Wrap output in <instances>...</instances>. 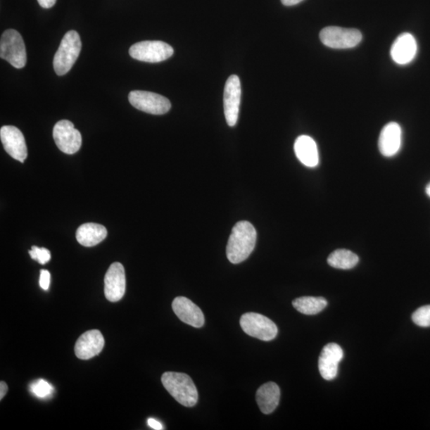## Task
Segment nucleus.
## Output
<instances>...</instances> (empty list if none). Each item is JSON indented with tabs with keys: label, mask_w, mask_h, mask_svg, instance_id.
<instances>
[{
	"label": "nucleus",
	"mask_w": 430,
	"mask_h": 430,
	"mask_svg": "<svg viewBox=\"0 0 430 430\" xmlns=\"http://www.w3.org/2000/svg\"><path fill=\"white\" fill-rule=\"evenodd\" d=\"M172 310L181 321L195 328H201L205 323L201 308L184 296H179L173 301Z\"/></svg>",
	"instance_id": "nucleus-15"
},
{
	"label": "nucleus",
	"mask_w": 430,
	"mask_h": 430,
	"mask_svg": "<svg viewBox=\"0 0 430 430\" xmlns=\"http://www.w3.org/2000/svg\"><path fill=\"white\" fill-rule=\"evenodd\" d=\"M173 48L162 41H143L132 45L129 54L132 58L141 62L156 63L171 58Z\"/></svg>",
	"instance_id": "nucleus-6"
},
{
	"label": "nucleus",
	"mask_w": 430,
	"mask_h": 430,
	"mask_svg": "<svg viewBox=\"0 0 430 430\" xmlns=\"http://www.w3.org/2000/svg\"><path fill=\"white\" fill-rule=\"evenodd\" d=\"M417 51L415 38L410 33L398 36L391 46V56L398 65H407L413 61Z\"/></svg>",
	"instance_id": "nucleus-17"
},
{
	"label": "nucleus",
	"mask_w": 430,
	"mask_h": 430,
	"mask_svg": "<svg viewBox=\"0 0 430 430\" xmlns=\"http://www.w3.org/2000/svg\"><path fill=\"white\" fill-rule=\"evenodd\" d=\"M8 391V385L6 384L4 381H1V384H0V399L4 398V397L6 396V393H7Z\"/></svg>",
	"instance_id": "nucleus-29"
},
{
	"label": "nucleus",
	"mask_w": 430,
	"mask_h": 430,
	"mask_svg": "<svg viewBox=\"0 0 430 430\" xmlns=\"http://www.w3.org/2000/svg\"><path fill=\"white\" fill-rule=\"evenodd\" d=\"M303 0H282V3L284 6H294L302 2Z\"/></svg>",
	"instance_id": "nucleus-30"
},
{
	"label": "nucleus",
	"mask_w": 430,
	"mask_h": 430,
	"mask_svg": "<svg viewBox=\"0 0 430 430\" xmlns=\"http://www.w3.org/2000/svg\"><path fill=\"white\" fill-rule=\"evenodd\" d=\"M81 50L80 35L75 30H70L61 42L53 58V69L58 76L68 74L80 57Z\"/></svg>",
	"instance_id": "nucleus-3"
},
{
	"label": "nucleus",
	"mask_w": 430,
	"mask_h": 430,
	"mask_svg": "<svg viewBox=\"0 0 430 430\" xmlns=\"http://www.w3.org/2000/svg\"><path fill=\"white\" fill-rule=\"evenodd\" d=\"M148 426L151 428H153V429H156V430H162V429H163L162 424L160 422L156 421V419H149L148 420Z\"/></svg>",
	"instance_id": "nucleus-28"
},
{
	"label": "nucleus",
	"mask_w": 430,
	"mask_h": 430,
	"mask_svg": "<svg viewBox=\"0 0 430 430\" xmlns=\"http://www.w3.org/2000/svg\"><path fill=\"white\" fill-rule=\"evenodd\" d=\"M240 325L247 335L263 341L274 340L278 333L274 321L259 313L248 312L242 315Z\"/></svg>",
	"instance_id": "nucleus-5"
},
{
	"label": "nucleus",
	"mask_w": 430,
	"mask_h": 430,
	"mask_svg": "<svg viewBox=\"0 0 430 430\" xmlns=\"http://www.w3.org/2000/svg\"><path fill=\"white\" fill-rule=\"evenodd\" d=\"M241 82L237 75L230 76L224 89V113L229 126L234 127L238 122L241 103Z\"/></svg>",
	"instance_id": "nucleus-10"
},
{
	"label": "nucleus",
	"mask_w": 430,
	"mask_h": 430,
	"mask_svg": "<svg viewBox=\"0 0 430 430\" xmlns=\"http://www.w3.org/2000/svg\"><path fill=\"white\" fill-rule=\"evenodd\" d=\"M294 151L298 159L306 167H315L319 163V151L317 143L308 136H301L294 144Z\"/></svg>",
	"instance_id": "nucleus-18"
},
{
	"label": "nucleus",
	"mask_w": 430,
	"mask_h": 430,
	"mask_svg": "<svg viewBox=\"0 0 430 430\" xmlns=\"http://www.w3.org/2000/svg\"><path fill=\"white\" fill-rule=\"evenodd\" d=\"M256 241L257 232L251 222L241 221L236 223L227 246V256L229 262L233 264L244 262L254 250Z\"/></svg>",
	"instance_id": "nucleus-1"
},
{
	"label": "nucleus",
	"mask_w": 430,
	"mask_h": 430,
	"mask_svg": "<svg viewBox=\"0 0 430 430\" xmlns=\"http://www.w3.org/2000/svg\"><path fill=\"white\" fill-rule=\"evenodd\" d=\"M126 289L125 271L122 264L114 263L105 277V295L108 301L118 302L123 298Z\"/></svg>",
	"instance_id": "nucleus-12"
},
{
	"label": "nucleus",
	"mask_w": 430,
	"mask_h": 430,
	"mask_svg": "<svg viewBox=\"0 0 430 430\" xmlns=\"http://www.w3.org/2000/svg\"><path fill=\"white\" fill-rule=\"evenodd\" d=\"M57 0H38L42 8L49 9L56 5Z\"/></svg>",
	"instance_id": "nucleus-27"
},
{
	"label": "nucleus",
	"mask_w": 430,
	"mask_h": 430,
	"mask_svg": "<svg viewBox=\"0 0 430 430\" xmlns=\"http://www.w3.org/2000/svg\"><path fill=\"white\" fill-rule=\"evenodd\" d=\"M412 320L417 326L430 327V305L422 306L412 315Z\"/></svg>",
	"instance_id": "nucleus-24"
},
{
	"label": "nucleus",
	"mask_w": 430,
	"mask_h": 430,
	"mask_svg": "<svg viewBox=\"0 0 430 430\" xmlns=\"http://www.w3.org/2000/svg\"><path fill=\"white\" fill-rule=\"evenodd\" d=\"M402 129L396 122H391L381 129L379 139V148L386 157L396 156L402 146Z\"/></svg>",
	"instance_id": "nucleus-16"
},
{
	"label": "nucleus",
	"mask_w": 430,
	"mask_h": 430,
	"mask_svg": "<svg viewBox=\"0 0 430 430\" xmlns=\"http://www.w3.org/2000/svg\"><path fill=\"white\" fill-rule=\"evenodd\" d=\"M30 258L33 260H37L41 265H45L50 262L51 258V254L50 251L46 249V248H39L38 246H32V251H29Z\"/></svg>",
	"instance_id": "nucleus-25"
},
{
	"label": "nucleus",
	"mask_w": 430,
	"mask_h": 430,
	"mask_svg": "<svg viewBox=\"0 0 430 430\" xmlns=\"http://www.w3.org/2000/svg\"><path fill=\"white\" fill-rule=\"evenodd\" d=\"M105 346V339L99 330L83 333L75 344V355L80 360H90L101 353Z\"/></svg>",
	"instance_id": "nucleus-14"
},
{
	"label": "nucleus",
	"mask_w": 430,
	"mask_h": 430,
	"mask_svg": "<svg viewBox=\"0 0 430 430\" xmlns=\"http://www.w3.org/2000/svg\"><path fill=\"white\" fill-rule=\"evenodd\" d=\"M30 390L35 396L41 398L49 397L53 392V386L44 379L34 381V383L30 386Z\"/></svg>",
	"instance_id": "nucleus-23"
},
{
	"label": "nucleus",
	"mask_w": 430,
	"mask_h": 430,
	"mask_svg": "<svg viewBox=\"0 0 430 430\" xmlns=\"http://www.w3.org/2000/svg\"><path fill=\"white\" fill-rule=\"evenodd\" d=\"M343 358V350L334 343L327 344L319 358V371L325 380L331 381L337 377L339 363Z\"/></svg>",
	"instance_id": "nucleus-13"
},
{
	"label": "nucleus",
	"mask_w": 430,
	"mask_h": 430,
	"mask_svg": "<svg viewBox=\"0 0 430 430\" xmlns=\"http://www.w3.org/2000/svg\"><path fill=\"white\" fill-rule=\"evenodd\" d=\"M51 274L50 272L46 270L40 271L39 284L42 289L48 290L50 287Z\"/></svg>",
	"instance_id": "nucleus-26"
},
{
	"label": "nucleus",
	"mask_w": 430,
	"mask_h": 430,
	"mask_svg": "<svg viewBox=\"0 0 430 430\" xmlns=\"http://www.w3.org/2000/svg\"><path fill=\"white\" fill-rule=\"evenodd\" d=\"M320 39L332 49H348L360 44L362 36L359 30L328 27L321 30Z\"/></svg>",
	"instance_id": "nucleus-7"
},
{
	"label": "nucleus",
	"mask_w": 430,
	"mask_h": 430,
	"mask_svg": "<svg viewBox=\"0 0 430 430\" xmlns=\"http://www.w3.org/2000/svg\"><path fill=\"white\" fill-rule=\"evenodd\" d=\"M162 384L169 393L181 405L192 407L198 402L196 386L184 373L165 372L162 375Z\"/></svg>",
	"instance_id": "nucleus-2"
},
{
	"label": "nucleus",
	"mask_w": 430,
	"mask_h": 430,
	"mask_svg": "<svg viewBox=\"0 0 430 430\" xmlns=\"http://www.w3.org/2000/svg\"><path fill=\"white\" fill-rule=\"evenodd\" d=\"M4 148L12 158L24 163L27 157V147L22 132L15 126L6 125L0 129Z\"/></svg>",
	"instance_id": "nucleus-11"
},
{
	"label": "nucleus",
	"mask_w": 430,
	"mask_h": 430,
	"mask_svg": "<svg viewBox=\"0 0 430 430\" xmlns=\"http://www.w3.org/2000/svg\"><path fill=\"white\" fill-rule=\"evenodd\" d=\"M129 101L137 110L153 115L165 114L172 107L170 101L165 96L147 91H132Z\"/></svg>",
	"instance_id": "nucleus-8"
},
{
	"label": "nucleus",
	"mask_w": 430,
	"mask_h": 430,
	"mask_svg": "<svg viewBox=\"0 0 430 430\" xmlns=\"http://www.w3.org/2000/svg\"><path fill=\"white\" fill-rule=\"evenodd\" d=\"M107 229L101 224L89 222L78 227L76 239L80 244L86 247H92L101 244L107 237Z\"/></svg>",
	"instance_id": "nucleus-20"
},
{
	"label": "nucleus",
	"mask_w": 430,
	"mask_h": 430,
	"mask_svg": "<svg viewBox=\"0 0 430 430\" xmlns=\"http://www.w3.org/2000/svg\"><path fill=\"white\" fill-rule=\"evenodd\" d=\"M53 137L58 149L65 154H75L82 147L81 133L70 120L58 121L53 127Z\"/></svg>",
	"instance_id": "nucleus-9"
},
{
	"label": "nucleus",
	"mask_w": 430,
	"mask_h": 430,
	"mask_svg": "<svg viewBox=\"0 0 430 430\" xmlns=\"http://www.w3.org/2000/svg\"><path fill=\"white\" fill-rule=\"evenodd\" d=\"M293 305L299 312L305 315H316L322 312L328 305V301L324 298L315 296H303L293 301Z\"/></svg>",
	"instance_id": "nucleus-21"
},
{
	"label": "nucleus",
	"mask_w": 430,
	"mask_h": 430,
	"mask_svg": "<svg viewBox=\"0 0 430 430\" xmlns=\"http://www.w3.org/2000/svg\"><path fill=\"white\" fill-rule=\"evenodd\" d=\"M280 397L279 386L272 381L260 386L256 395L258 407L265 415H270L276 410L279 405Z\"/></svg>",
	"instance_id": "nucleus-19"
},
{
	"label": "nucleus",
	"mask_w": 430,
	"mask_h": 430,
	"mask_svg": "<svg viewBox=\"0 0 430 430\" xmlns=\"http://www.w3.org/2000/svg\"><path fill=\"white\" fill-rule=\"evenodd\" d=\"M0 57L13 65L22 69L27 64L26 46L21 34L15 30H5L0 40Z\"/></svg>",
	"instance_id": "nucleus-4"
},
{
	"label": "nucleus",
	"mask_w": 430,
	"mask_h": 430,
	"mask_svg": "<svg viewBox=\"0 0 430 430\" xmlns=\"http://www.w3.org/2000/svg\"><path fill=\"white\" fill-rule=\"evenodd\" d=\"M359 257L355 253L348 250L341 249L332 252L328 263L331 267L340 270H350L359 263Z\"/></svg>",
	"instance_id": "nucleus-22"
},
{
	"label": "nucleus",
	"mask_w": 430,
	"mask_h": 430,
	"mask_svg": "<svg viewBox=\"0 0 430 430\" xmlns=\"http://www.w3.org/2000/svg\"><path fill=\"white\" fill-rule=\"evenodd\" d=\"M426 192L427 194V196L430 198V183L426 186Z\"/></svg>",
	"instance_id": "nucleus-31"
}]
</instances>
